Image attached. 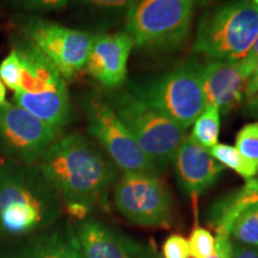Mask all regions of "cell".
I'll list each match as a JSON object with an SVG mask.
<instances>
[{
	"instance_id": "1",
	"label": "cell",
	"mask_w": 258,
	"mask_h": 258,
	"mask_svg": "<svg viewBox=\"0 0 258 258\" xmlns=\"http://www.w3.org/2000/svg\"><path fill=\"white\" fill-rule=\"evenodd\" d=\"M38 171L66 205H102L116 179V167L79 134L60 137L38 160Z\"/></svg>"
},
{
	"instance_id": "2",
	"label": "cell",
	"mask_w": 258,
	"mask_h": 258,
	"mask_svg": "<svg viewBox=\"0 0 258 258\" xmlns=\"http://www.w3.org/2000/svg\"><path fill=\"white\" fill-rule=\"evenodd\" d=\"M60 198L37 166L8 160L0 165V241L24 239L55 225Z\"/></svg>"
},
{
	"instance_id": "3",
	"label": "cell",
	"mask_w": 258,
	"mask_h": 258,
	"mask_svg": "<svg viewBox=\"0 0 258 258\" xmlns=\"http://www.w3.org/2000/svg\"><path fill=\"white\" fill-rule=\"evenodd\" d=\"M14 48L22 62L21 86L14 92V104L41 121L62 129L71 115L66 79L23 38L19 37Z\"/></svg>"
},
{
	"instance_id": "4",
	"label": "cell",
	"mask_w": 258,
	"mask_h": 258,
	"mask_svg": "<svg viewBox=\"0 0 258 258\" xmlns=\"http://www.w3.org/2000/svg\"><path fill=\"white\" fill-rule=\"evenodd\" d=\"M257 34L258 4L253 0H230L202 16L194 50L211 60L239 63Z\"/></svg>"
},
{
	"instance_id": "5",
	"label": "cell",
	"mask_w": 258,
	"mask_h": 258,
	"mask_svg": "<svg viewBox=\"0 0 258 258\" xmlns=\"http://www.w3.org/2000/svg\"><path fill=\"white\" fill-rule=\"evenodd\" d=\"M129 129L158 173L164 172L185 139V131L131 90H118L108 102Z\"/></svg>"
},
{
	"instance_id": "6",
	"label": "cell",
	"mask_w": 258,
	"mask_h": 258,
	"mask_svg": "<svg viewBox=\"0 0 258 258\" xmlns=\"http://www.w3.org/2000/svg\"><path fill=\"white\" fill-rule=\"evenodd\" d=\"M194 10L190 0H137L127 9L125 32L140 49H173L188 38Z\"/></svg>"
},
{
	"instance_id": "7",
	"label": "cell",
	"mask_w": 258,
	"mask_h": 258,
	"mask_svg": "<svg viewBox=\"0 0 258 258\" xmlns=\"http://www.w3.org/2000/svg\"><path fill=\"white\" fill-rule=\"evenodd\" d=\"M200 69L196 62L184 63L129 90L186 131L206 106Z\"/></svg>"
},
{
	"instance_id": "8",
	"label": "cell",
	"mask_w": 258,
	"mask_h": 258,
	"mask_svg": "<svg viewBox=\"0 0 258 258\" xmlns=\"http://www.w3.org/2000/svg\"><path fill=\"white\" fill-rule=\"evenodd\" d=\"M21 38L43 55L64 79H72L86 66L95 35L35 16L19 18Z\"/></svg>"
},
{
	"instance_id": "9",
	"label": "cell",
	"mask_w": 258,
	"mask_h": 258,
	"mask_svg": "<svg viewBox=\"0 0 258 258\" xmlns=\"http://www.w3.org/2000/svg\"><path fill=\"white\" fill-rule=\"evenodd\" d=\"M89 132L102 145L114 165L123 172H145L158 175V171L145 154L125 124L108 102L90 97L84 103Z\"/></svg>"
},
{
	"instance_id": "10",
	"label": "cell",
	"mask_w": 258,
	"mask_h": 258,
	"mask_svg": "<svg viewBox=\"0 0 258 258\" xmlns=\"http://www.w3.org/2000/svg\"><path fill=\"white\" fill-rule=\"evenodd\" d=\"M114 203L129 221L150 227L167 225L172 211L170 191L153 173H123L115 185Z\"/></svg>"
},
{
	"instance_id": "11",
	"label": "cell",
	"mask_w": 258,
	"mask_h": 258,
	"mask_svg": "<svg viewBox=\"0 0 258 258\" xmlns=\"http://www.w3.org/2000/svg\"><path fill=\"white\" fill-rule=\"evenodd\" d=\"M60 135L61 129L17 105H0V151L9 160L34 165Z\"/></svg>"
},
{
	"instance_id": "12",
	"label": "cell",
	"mask_w": 258,
	"mask_h": 258,
	"mask_svg": "<svg viewBox=\"0 0 258 258\" xmlns=\"http://www.w3.org/2000/svg\"><path fill=\"white\" fill-rule=\"evenodd\" d=\"M134 42L125 31L96 35L85 69L99 85L120 89L127 77V64Z\"/></svg>"
},
{
	"instance_id": "13",
	"label": "cell",
	"mask_w": 258,
	"mask_h": 258,
	"mask_svg": "<svg viewBox=\"0 0 258 258\" xmlns=\"http://www.w3.org/2000/svg\"><path fill=\"white\" fill-rule=\"evenodd\" d=\"M0 258H84L76 230L67 222L5 244Z\"/></svg>"
},
{
	"instance_id": "14",
	"label": "cell",
	"mask_w": 258,
	"mask_h": 258,
	"mask_svg": "<svg viewBox=\"0 0 258 258\" xmlns=\"http://www.w3.org/2000/svg\"><path fill=\"white\" fill-rule=\"evenodd\" d=\"M76 233L84 258H154L146 246L101 221L83 220Z\"/></svg>"
},
{
	"instance_id": "15",
	"label": "cell",
	"mask_w": 258,
	"mask_h": 258,
	"mask_svg": "<svg viewBox=\"0 0 258 258\" xmlns=\"http://www.w3.org/2000/svg\"><path fill=\"white\" fill-rule=\"evenodd\" d=\"M173 166L183 190L198 196L214 184L225 167L188 135L173 157Z\"/></svg>"
},
{
	"instance_id": "16",
	"label": "cell",
	"mask_w": 258,
	"mask_h": 258,
	"mask_svg": "<svg viewBox=\"0 0 258 258\" xmlns=\"http://www.w3.org/2000/svg\"><path fill=\"white\" fill-rule=\"evenodd\" d=\"M201 80L206 104L215 105L220 114H228L243 101L244 78L237 62L212 60L201 66Z\"/></svg>"
},
{
	"instance_id": "17",
	"label": "cell",
	"mask_w": 258,
	"mask_h": 258,
	"mask_svg": "<svg viewBox=\"0 0 258 258\" xmlns=\"http://www.w3.org/2000/svg\"><path fill=\"white\" fill-rule=\"evenodd\" d=\"M258 201V184L256 178L246 180L244 186L234 190L219 200L209 209V224L217 233L230 234L232 224L238 215L251 203Z\"/></svg>"
},
{
	"instance_id": "18",
	"label": "cell",
	"mask_w": 258,
	"mask_h": 258,
	"mask_svg": "<svg viewBox=\"0 0 258 258\" xmlns=\"http://www.w3.org/2000/svg\"><path fill=\"white\" fill-rule=\"evenodd\" d=\"M220 110L215 105L206 104L201 114L198 116L190 137L202 147H214L218 144L220 133Z\"/></svg>"
},
{
	"instance_id": "19",
	"label": "cell",
	"mask_w": 258,
	"mask_h": 258,
	"mask_svg": "<svg viewBox=\"0 0 258 258\" xmlns=\"http://www.w3.org/2000/svg\"><path fill=\"white\" fill-rule=\"evenodd\" d=\"M209 153L215 160L219 161L224 167L232 169L238 175L246 180L254 178L258 173V167L238 152L234 146L225 144H217L214 147L209 148Z\"/></svg>"
},
{
	"instance_id": "20",
	"label": "cell",
	"mask_w": 258,
	"mask_h": 258,
	"mask_svg": "<svg viewBox=\"0 0 258 258\" xmlns=\"http://www.w3.org/2000/svg\"><path fill=\"white\" fill-rule=\"evenodd\" d=\"M230 235L233 240L258 246V201L251 203L232 224Z\"/></svg>"
},
{
	"instance_id": "21",
	"label": "cell",
	"mask_w": 258,
	"mask_h": 258,
	"mask_svg": "<svg viewBox=\"0 0 258 258\" xmlns=\"http://www.w3.org/2000/svg\"><path fill=\"white\" fill-rule=\"evenodd\" d=\"M234 147L245 159L258 167V122L245 124L238 132Z\"/></svg>"
},
{
	"instance_id": "22",
	"label": "cell",
	"mask_w": 258,
	"mask_h": 258,
	"mask_svg": "<svg viewBox=\"0 0 258 258\" xmlns=\"http://www.w3.org/2000/svg\"><path fill=\"white\" fill-rule=\"evenodd\" d=\"M0 79L6 88L14 92L21 86L22 62L15 48H12L9 55L0 62Z\"/></svg>"
},
{
	"instance_id": "23",
	"label": "cell",
	"mask_w": 258,
	"mask_h": 258,
	"mask_svg": "<svg viewBox=\"0 0 258 258\" xmlns=\"http://www.w3.org/2000/svg\"><path fill=\"white\" fill-rule=\"evenodd\" d=\"M188 243L192 258H208L215 250V237L202 227L194 228Z\"/></svg>"
},
{
	"instance_id": "24",
	"label": "cell",
	"mask_w": 258,
	"mask_h": 258,
	"mask_svg": "<svg viewBox=\"0 0 258 258\" xmlns=\"http://www.w3.org/2000/svg\"><path fill=\"white\" fill-rule=\"evenodd\" d=\"M164 258H189V243L179 234H171L163 245Z\"/></svg>"
},
{
	"instance_id": "25",
	"label": "cell",
	"mask_w": 258,
	"mask_h": 258,
	"mask_svg": "<svg viewBox=\"0 0 258 258\" xmlns=\"http://www.w3.org/2000/svg\"><path fill=\"white\" fill-rule=\"evenodd\" d=\"M12 2L30 11H54L64 8L69 0H12Z\"/></svg>"
},
{
	"instance_id": "26",
	"label": "cell",
	"mask_w": 258,
	"mask_h": 258,
	"mask_svg": "<svg viewBox=\"0 0 258 258\" xmlns=\"http://www.w3.org/2000/svg\"><path fill=\"white\" fill-rule=\"evenodd\" d=\"M257 62H258V34H257L256 38H254L252 47H251L249 53H247L246 56H245L244 59L241 60L239 63H238L239 64L240 72H241V74H243V77L245 79L249 78V76L253 71L254 66H256Z\"/></svg>"
},
{
	"instance_id": "27",
	"label": "cell",
	"mask_w": 258,
	"mask_h": 258,
	"mask_svg": "<svg viewBox=\"0 0 258 258\" xmlns=\"http://www.w3.org/2000/svg\"><path fill=\"white\" fill-rule=\"evenodd\" d=\"M230 237V234L217 233V237H215V250L208 258H231L232 241Z\"/></svg>"
},
{
	"instance_id": "28",
	"label": "cell",
	"mask_w": 258,
	"mask_h": 258,
	"mask_svg": "<svg viewBox=\"0 0 258 258\" xmlns=\"http://www.w3.org/2000/svg\"><path fill=\"white\" fill-rule=\"evenodd\" d=\"M78 2L103 9H129L137 0H78Z\"/></svg>"
},
{
	"instance_id": "29",
	"label": "cell",
	"mask_w": 258,
	"mask_h": 258,
	"mask_svg": "<svg viewBox=\"0 0 258 258\" xmlns=\"http://www.w3.org/2000/svg\"><path fill=\"white\" fill-rule=\"evenodd\" d=\"M231 258H258V246L245 245L233 239H231Z\"/></svg>"
},
{
	"instance_id": "30",
	"label": "cell",
	"mask_w": 258,
	"mask_h": 258,
	"mask_svg": "<svg viewBox=\"0 0 258 258\" xmlns=\"http://www.w3.org/2000/svg\"><path fill=\"white\" fill-rule=\"evenodd\" d=\"M244 92L250 101L258 96V62L254 66L252 72H251L249 78L246 79Z\"/></svg>"
},
{
	"instance_id": "31",
	"label": "cell",
	"mask_w": 258,
	"mask_h": 258,
	"mask_svg": "<svg viewBox=\"0 0 258 258\" xmlns=\"http://www.w3.org/2000/svg\"><path fill=\"white\" fill-rule=\"evenodd\" d=\"M6 103V86L0 79V105H4Z\"/></svg>"
},
{
	"instance_id": "32",
	"label": "cell",
	"mask_w": 258,
	"mask_h": 258,
	"mask_svg": "<svg viewBox=\"0 0 258 258\" xmlns=\"http://www.w3.org/2000/svg\"><path fill=\"white\" fill-rule=\"evenodd\" d=\"M190 2H192L194 3V4H199V3H201L202 2V0H190Z\"/></svg>"
},
{
	"instance_id": "33",
	"label": "cell",
	"mask_w": 258,
	"mask_h": 258,
	"mask_svg": "<svg viewBox=\"0 0 258 258\" xmlns=\"http://www.w3.org/2000/svg\"><path fill=\"white\" fill-rule=\"evenodd\" d=\"M253 2H254V3H256V4H258V0H253Z\"/></svg>"
},
{
	"instance_id": "34",
	"label": "cell",
	"mask_w": 258,
	"mask_h": 258,
	"mask_svg": "<svg viewBox=\"0 0 258 258\" xmlns=\"http://www.w3.org/2000/svg\"><path fill=\"white\" fill-rule=\"evenodd\" d=\"M256 182H257V184H258V178H256Z\"/></svg>"
},
{
	"instance_id": "35",
	"label": "cell",
	"mask_w": 258,
	"mask_h": 258,
	"mask_svg": "<svg viewBox=\"0 0 258 258\" xmlns=\"http://www.w3.org/2000/svg\"><path fill=\"white\" fill-rule=\"evenodd\" d=\"M154 258H160V257H157V256H156V257H154Z\"/></svg>"
},
{
	"instance_id": "36",
	"label": "cell",
	"mask_w": 258,
	"mask_h": 258,
	"mask_svg": "<svg viewBox=\"0 0 258 258\" xmlns=\"http://www.w3.org/2000/svg\"><path fill=\"white\" fill-rule=\"evenodd\" d=\"M257 97H258V96H257ZM257 97H256V98H257Z\"/></svg>"
}]
</instances>
